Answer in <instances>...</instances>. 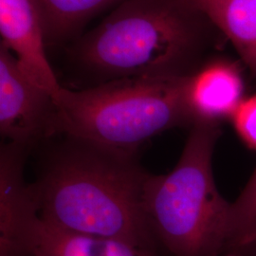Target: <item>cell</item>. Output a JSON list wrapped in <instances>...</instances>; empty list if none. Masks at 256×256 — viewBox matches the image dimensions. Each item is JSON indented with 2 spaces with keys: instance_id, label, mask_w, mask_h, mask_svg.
<instances>
[{
  "instance_id": "obj_8",
  "label": "cell",
  "mask_w": 256,
  "mask_h": 256,
  "mask_svg": "<svg viewBox=\"0 0 256 256\" xmlns=\"http://www.w3.org/2000/svg\"><path fill=\"white\" fill-rule=\"evenodd\" d=\"M243 93L244 81L236 64L225 60L202 64L187 84V102L194 124L220 126L221 122L232 119L244 100Z\"/></svg>"
},
{
  "instance_id": "obj_12",
  "label": "cell",
  "mask_w": 256,
  "mask_h": 256,
  "mask_svg": "<svg viewBox=\"0 0 256 256\" xmlns=\"http://www.w3.org/2000/svg\"><path fill=\"white\" fill-rule=\"evenodd\" d=\"M256 228V171L238 200L230 203L224 256H248L246 243Z\"/></svg>"
},
{
  "instance_id": "obj_9",
  "label": "cell",
  "mask_w": 256,
  "mask_h": 256,
  "mask_svg": "<svg viewBox=\"0 0 256 256\" xmlns=\"http://www.w3.org/2000/svg\"><path fill=\"white\" fill-rule=\"evenodd\" d=\"M32 256H165L160 250L114 238H99L57 229L40 220L32 239Z\"/></svg>"
},
{
  "instance_id": "obj_11",
  "label": "cell",
  "mask_w": 256,
  "mask_h": 256,
  "mask_svg": "<svg viewBox=\"0 0 256 256\" xmlns=\"http://www.w3.org/2000/svg\"><path fill=\"white\" fill-rule=\"evenodd\" d=\"M122 1L124 0H34L46 45L72 36L95 14Z\"/></svg>"
},
{
  "instance_id": "obj_4",
  "label": "cell",
  "mask_w": 256,
  "mask_h": 256,
  "mask_svg": "<svg viewBox=\"0 0 256 256\" xmlns=\"http://www.w3.org/2000/svg\"><path fill=\"white\" fill-rule=\"evenodd\" d=\"M189 129L174 169L150 178L147 218L165 256H224L230 203L218 190L212 168L221 129L203 122Z\"/></svg>"
},
{
  "instance_id": "obj_14",
  "label": "cell",
  "mask_w": 256,
  "mask_h": 256,
  "mask_svg": "<svg viewBox=\"0 0 256 256\" xmlns=\"http://www.w3.org/2000/svg\"><path fill=\"white\" fill-rule=\"evenodd\" d=\"M246 248L248 256H256V228L248 238Z\"/></svg>"
},
{
  "instance_id": "obj_1",
  "label": "cell",
  "mask_w": 256,
  "mask_h": 256,
  "mask_svg": "<svg viewBox=\"0 0 256 256\" xmlns=\"http://www.w3.org/2000/svg\"><path fill=\"white\" fill-rule=\"evenodd\" d=\"M66 138L30 184L40 220L66 232L160 250L146 209L152 174L137 153Z\"/></svg>"
},
{
  "instance_id": "obj_13",
  "label": "cell",
  "mask_w": 256,
  "mask_h": 256,
  "mask_svg": "<svg viewBox=\"0 0 256 256\" xmlns=\"http://www.w3.org/2000/svg\"><path fill=\"white\" fill-rule=\"evenodd\" d=\"M230 120L238 137L248 147L256 150V94L241 102Z\"/></svg>"
},
{
  "instance_id": "obj_3",
  "label": "cell",
  "mask_w": 256,
  "mask_h": 256,
  "mask_svg": "<svg viewBox=\"0 0 256 256\" xmlns=\"http://www.w3.org/2000/svg\"><path fill=\"white\" fill-rule=\"evenodd\" d=\"M190 76L120 78L78 92L62 88L55 99L57 132L138 153L166 130L192 128L187 102Z\"/></svg>"
},
{
  "instance_id": "obj_2",
  "label": "cell",
  "mask_w": 256,
  "mask_h": 256,
  "mask_svg": "<svg viewBox=\"0 0 256 256\" xmlns=\"http://www.w3.org/2000/svg\"><path fill=\"white\" fill-rule=\"evenodd\" d=\"M216 30L187 0H124L80 41L76 55L104 82L190 76Z\"/></svg>"
},
{
  "instance_id": "obj_10",
  "label": "cell",
  "mask_w": 256,
  "mask_h": 256,
  "mask_svg": "<svg viewBox=\"0 0 256 256\" xmlns=\"http://www.w3.org/2000/svg\"><path fill=\"white\" fill-rule=\"evenodd\" d=\"M229 38L256 77V0H187Z\"/></svg>"
},
{
  "instance_id": "obj_5",
  "label": "cell",
  "mask_w": 256,
  "mask_h": 256,
  "mask_svg": "<svg viewBox=\"0 0 256 256\" xmlns=\"http://www.w3.org/2000/svg\"><path fill=\"white\" fill-rule=\"evenodd\" d=\"M54 97L32 82L8 48L0 46V133L7 144L30 150L57 132Z\"/></svg>"
},
{
  "instance_id": "obj_7",
  "label": "cell",
  "mask_w": 256,
  "mask_h": 256,
  "mask_svg": "<svg viewBox=\"0 0 256 256\" xmlns=\"http://www.w3.org/2000/svg\"><path fill=\"white\" fill-rule=\"evenodd\" d=\"M1 44L16 57L28 77L54 99L62 88L46 55V39L34 0H0Z\"/></svg>"
},
{
  "instance_id": "obj_6",
  "label": "cell",
  "mask_w": 256,
  "mask_h": 256,
  "mask_svg": "<svg viewBox=\"0 0 256 256\" xmlns=\"http://www.w3.org/2000/svg\"><path fill=\"white\" fill-rule=\"evenodd\" d=\"M28 150L7 144L0 151V256H32L36 204L23 168Z\"/></svg>"
}]
</instances>
